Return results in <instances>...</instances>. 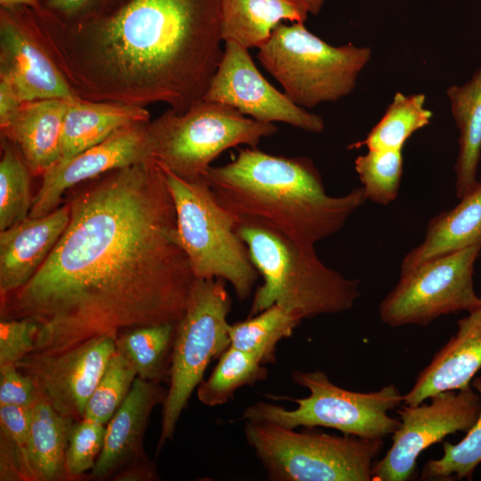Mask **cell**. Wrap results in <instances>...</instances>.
Returning a JSON list of instances; mask_svg holds the SVG:
<instances>
[{
  "label": "cell",
  "mask_w": 481,
  "mask_h": 481,
  "mask_svg": "<svg viewBox=\"0 0 481 481\" xmlns=\"http://www.w3.org/2000/svg\"><path fill=\"white\" fill-rule=\"evenodd\" d=\"M428 403L401 405L400 426L392 435V445L376 461L372 480L407 481L414 477L422 452L444 437L468 432L481 409V398L470 385L440 392Z\"/></svg>",
  "instance_id": "obj_12"
},
{
  "label": "cell",
  "mask_w": 481,
  "mask_h": 481,
  "mask_svg": "<svg viewBox=\"0 0 481 481\" xmlns=\"http://www.w3.org/2000/svg\"><path fill=\"white\" fill-rule=\"evenodd\" d=\"M257 58L302 108L338 101L355 87L371 49L351 43L334 46L311 33L304 22L280 23L258 48Z\"/></svg>",
  "instance_id": "obj_8"
},
{
  "label": "cell",
  "mask_w": 481,
  "mask_h": 481,
  "mask_svg": "<svg viewBox=\"0 0 481 481\" xmlns=\"http://www.w3.org/2000/svg\"><path fill=\"white\" fill-rule=\"evenodd\" d=\"M231 308L224 280L196 279L176 324L158 452L173 438L181 413L208 364L231 346L227 320Z\"/></svg>",
  "instance_id": "obj_10"
},
{
  "label": "cell",
  "mask_w": 481,
  "mask_h": 481,
  "mask_svg": "<svg viewBox=\"0 0 481 481\" xmlns=\"http://www.w3.org/2000/svg\"><path fill=\"white\" fill-rule=\"evenodd\" d=\"M160 167L175 205L178 241L195 277L222 279L240 300L249 298L259 273L237 232L236 216L217 200L205 177L187 181Z\"/></svg>",
  "instance_id": "obj_5"
},
{
  "label": "cell",
  "mask_w": 481,
  "mask_h": 481,
  "mask_svg": "<svg viewBox=\"0 0 481 481\" xmlns=\"http://www.w3.org/2000/svg\"><path fill=\"white\" fill-rule=\"evenodd\" d=\"M136 377L134 367L116 349L87 401L83 419L106 425L127 395Z\"/></svg>",
  "instance_id": "obj_34"
},
{
  "label": "cell",
  "mask_w": 481,
  "mask_h": 481,
  "mask_svg": "<svg viewBox=\"0 0 481 481\" xmlns=\"http://www.w3.org/2000/svg\"><path fill=\"white\" fill-rule=\"evenodd\" d=\"M105 424L82 419L76 421L66 452L68 478H76L92 470L103 446Z\"/></svg>",
  "instance_id": "obj_35"
},
{
  "label": "cell",
  "mask_w": 481,
  "mask_h": 481,
  "mask_svg": "<svg viewBox=\"0 0 481 481\" xmlns=\"http://www.w3.org/2000/svg\"><path fill=\"white\" fill-rule=\"evenodd\" d=\"M303 320L299 314L273 305L230 324L231 346L251 355L263 365L274 363L279 342L289 338Z\"/></svg>",
  "instance_id": "obj_26"
},
{
  "label": "cell",
  "mask_w": 481,
  "mask_h": 481,
  "mask_svg": "<svg viewBox=\"0 0 481 481\" xmlns=\"http://www.w3.org/2000/svg\"><path fill=\"white\" fill-rule=\"evenodd\" d=\"M204 101L231 106L264 123L281 122L309 133H321L324 121L273 87L259 72L249 49L224 42L219 66Z\"/></svg>",
  "instance_id": "obj_15"
},
{
  "label": "cell",
  "mask_w": 481,
  "mask_h": 481,
  "mask_svg": "<svg viewBox=\"0 0 481 481\" xmlns=\"http://www.w3.org/2000/svg\"><path fill=\"white\" fill-rule=\"evenodd\" d=\"M121 0H39L38 15L65 24H79L99 18L112 10Z\"/></svg>",
  "instance_id": "obj_37"
},
{
  "label": "cell",
  "mask_w": 481,
  "mask_h": 481,
  "mask_svg": "<svg viewBox=\"0 0 481 481\" xmlns=\"http://www.w3.org/2000/svg\"><path fill=\"white\" fill-rule=\"evenodd\" d=\"M26 161L17 147L1 137L0 159V231L29 216L33 198Z\"/></svg>",
  "instance_id": "obj_30"
},
{
  "label": "cell",
  "mask_w": 481,
  "mask_h": 481,
  "mask_svg": "<svg viewBox=\"0 0 481 481\" xmlns=\"http://www.w3.org/2000/svg\"><path fill=\"white\" fill-rule=\"evenodd\" d=\"M244 436L270 480L371 481L384 439L298 432L244 420Z\"/></svg>",
  "instance_id": "obj_6"
},
{
  "label": "cell",
  "mask_w": 481,
  "mask_h": 481,
  "mask_svg": "<svg viewBox=\"0 0 481 481\" xmlns=\"http://www.w3.org/2000/svg\"><path fill=\"white\" fill-rule=\"evenodd\" d=\"M268 369L251 355L230 346L207 379L197 387L200 403L214 407L234 398L235 392L245 386L265 380Z\"/></svg>",
  "instance_id": "obj_29"
},
{
  "label": "cell",
  "mask_w": 481,
  "mask_h": 481,
  "mask_svg": "<svg viewBox=\"0 0 481 481\" xmlns=\"http://www.w3.org/2000/svg\"><path fill=\"white\" fill-rule=\"evenodd\" d=\"M292 379L306 387L309 395L302 398L271 395L266 397L294 402L296 408L286 409L259 401L244 410L241 420L270 422L294 429L322 427L368 439H384L400 426V420L388 414L404 402V395L394 384L372 392L351 391L331 382L321 370L294 371Z\"/></svg>",
  "instance_id": "obj_7"
},
{
  "label": "cell",
  "mask_w": 481,
  "mask_h": 481,
  "mask_svg": "<svg viewBox=\"0 0 481 481\" xmlns=\"http://www.w3.org/2000/svg\"><path fill=\"white\" fill-rule=\"evenodd\" d=\"M117 336L109 333L61 349L31 352L15 365L34 380L40 397L78 421L116 352Z\"/></svg>",
  "instance_id": "obj_13"
},
{
  "label": "cell",
  "mask_w": 481,
  "mask_h": 481,
  "mask_svg": "<svg viewBox=\"0 0 481 481\" xmlns=\"http://www.w3.org/2000/svg\"><path fill=\"white\" fill-rule=\"evenodd\" d=\"M367 200L388 205L398 196L403 175L402 150H368L355 160Z\"/></svg>",
  "instance_id": "obj_33"
},
{
  "label": "cell",
  "mask_w": 481,
  "mask_h": 481,
  "mask_svg": "<svg viewBox=\"0 0 481 481\" xmlns=\"http://www.w3.org/2000/svg\"><path fill=\"white\" fill-rule=\"evenodd\" d=\"M70 218L66 201L51 213L28 216L0 231V296L24 286L44 265Z\"/></svg>",
  "instance_id": "obj_18"
},
{
  "label": "cell",
  "mask_w": 481,
  "mask_h": 481,
  "mask_svg": "<svg viewBox=\"0 0 481 481\" xmlns=\"http://www.w3.org/2000/svg\"><path fill=\"white\" fill-rule=\"evenodd\" d=\"M86 183L67 200L69 224L44 265L1 298V318L38 323L33 352L177 323L197 279L154 159Z\"/></svg>",
  "instance_id": "obj_1"
},
{
  "label": "cell",
  "mask_w": 481,
  "mask_h": 481,
  "mask_svg": "<svg viewBox=\"0 0 481 481\" xmlns=\"http://www.w3.org/2000/svg\"><path fill=\"white\" fill-rule=\"evenodd\" d=\"M149 120L150 113L144 107L79 97L69 99L63 120L59 160L101 143L126 126Z\"/></svg>",
  "instance_id": "obj_22"
},
{
  "label": "cell",
  "mask_w": 481,
  "mask_h": 481,
  "mask_svg": "<svg viewBox=\"0 0 481 481\" xmlns=\"http://www.w3.org/2000/svg\"><path fill=\"white\" fill-rule=\"evenodd\" d=\"M72 99V98H71ZM69 99L23 102L1 137L20 151L33 175H43L61 157V133Z\"/></svg>",
  "instance_id": "obj_20"
},
{
  "label": "cell",
  "mask_w": 481,
  "mask_h": 481,
  "mask_svg": "<svg viewBox=\"0 0 481 481\" xmlns=\"http://www.w3.org/2000/svg\"><path fill=\"white\" fill-rule=\"evenodd\" d=\"M152 158L176 176L204 177L224 151L240 145L257 147L277 127L245 115L226 104L200 101L183 113L168 109L148 122Z\"/></svg>",
  "instance_id": "obj_9"
},
{
  "label": "cell",
  "mask_w": 481,
  "mask_h": 481,
  "mask_svg": "<svg viewBox=\"0 0 481 481\" xmlns=\"http://www.w3.org/2000/svg\"><path fill=\"white\" fill-rule=\"evenodd\" d=\"M460 200L454 208L428 221L421 243L404 257L400 273L444 255L481 247V181Z\"/></svg>",
  "instance_id": "obj_21"
},
{
  "label": "cell",
  "mask_w": 481,
  "mask_h": 481,
  "mask_svg": "<svg viewBox=\"0 0 481 481\" xmlns=\"http://www.w3.org/2000/svg\"><path fill=\"white\" fill-rule=\"evenodd\" d=\"M26 6L38 13L41 10L39 0H0V7Z\"/></svg>",
  "instance_id": "obj_42"
},
{
  "label": "cell",
  "mask_w": 481,
  "mask_h": 481,
  "mask_svg": "<svg viewBox=\"0 0 481 481\" xmlns=\"http://www.w3.org/2000/svg\"><path fill=\"white\" fill-rule=\"evenodd\" d=\"M481 398V376H476L470 382ZM444 453L438 459L425 462L421 480H461L472 479L476 468L481 464V409L478 417L458 443H443Z\"/></svg>",
  "instance_id": "obj_31"
},
{
  "label": "cell",
  "mask_w": 481,
  "mask_h": 481,
  "mask_svg": "<svg viewBox=\"0 0 481 481\" xmlns=\"http://www.w3.org/2000/svg\"><path fill=\"white\" fill-rule=\"evenodd\" d=\"M176 324L140 326L118 334L116 349L138 378L159 383L168 374Z\"/></svg>",
  "instance_id": "obj_27"
},
{
  "label": "cell",
  "mask_w": 481,
  "mask_h": 481,
  "mask_svg": "<svg viewBox=\"0 0 481 481\" xmlns=\"http://www.w3.org/2000/svg\"><path fill=\"white\" fill-rule=\"evenodd\" d=\"M446 94L460 132L454 166L455 193L460 200L477 183L481 157V65L467 83L449 86Z\"/></svg>",
  "instance_id": "obj_25"
},
{
  "label": "cell",
  "mask_w": 481,
  "mask_h": 481,
  "mask_svg": "<svg viewBox=\"0 0 481 481\" xmlns=\"http://www.w3.org/2000/svg\"><path fill=\"white\" fill-rule=\"evenodd\" d=\"M236 230L263 277L249 316L273 305L303 319L350 310L360 297V281L327 266L314 246L298 243L269 226L237 216Z\"/></svg>",
  "instance_id": "obj_4"
},
{
  "label": "cell",
  "mask_w": 481,
  "mask_h": 481,
  "mask_svg": "<svg viewBox=\"0 0 481 481\" xmlns=\"http://www.w3.org/2000/svg\"><path fill=\"white\" fill-rule=\"evenodd\" d=\"M480 246L424 262L400 273L379 306L381 322L392 328L425 327L443 315L470 312L480 303L473 282Z\"/></svg>",
  "instance_id": "obj_11"
},
{
  "label": "cell",
  "mask_w": 481,
  "mask_h": 481,
  "mask_svg": "<svg viewBox=\"0 0 481 481\" xmlns=\"http://www.w3.org/2000/svg\"><path fill=\"white\" fill-rule=\"evenodd\" d=\"M307 14L317 15L323 4L324 0H289Z\"/></svg>",
  "instance_id": "obj_41"
},
{
  "label": "cell",
  "mask_w": 481,
  "mask_h": 481,
  "mask_svg": "<svg viewBox=\"0 0 481 481\" xmlns=\"http://www.w3.org/2000/svg\"><path fill=\"white\" fill-rule=\"evenodd\" d=\"M76 421L42 397L30 407L28 460L32 481L69 479L65 459Z\"/></svg>",
  "instance_id": "obj_23"
},
{
  "label": "cell",
  "mask_w": 481,
  "mask_h": 481,
  "mask_svg": "<svg viewBox=\"0 0 481 481\" xmlns=\"http://www.w3.org/2000/svg\"><path fill=\"white\" fill-rule=\"evenodd\" d=\"M425 99L423 94L397 92L365 139L352 147L363 145L368 150H402L413 133L430 122L433 113L425 108Z\"/></svg>",
  "instance_id": "obj_28"
},
{
  "label": "cell",
  "mask_w": 481,
  "mask_h": 481,
  "mask_svg": "<svg viewBox=\"0 0 481 481\" xmlns=\"http://www.w3.org/2000/svg\"><path fill=\"white\" fill-rule=\"evenodd\" d=\"M38 328L31 318H1L0 367L15 364L34 351Z\"/></svg>",
  "instance_id": "obj_36"
},
{
  "label": "cell",
  "mask_w": 481,
  "mask_h": 481,
  "mask_svg": "<svg viewBox=\"0 0 481 481\" xmlns=\"http://www.w3.org/2000/svg\"><path fill=\"white\" fill-rule=\"evenodd\" d=\"M167 389L136 377L127 395L105 427L103 446L91 477L105 479L123 469L148 460L143 441L152 410L164 404Z\"/></svg>",
  "instance_id": "obj_17"
},
{
  "label": "cell",
  "mask_w": 481,
  "mask_h": 481,
  "mask_svg": "<svg viewBox=\"0 0 481 481\" xmlns=\"http://www.w3.org/2000/svg\"><path fill=\"white\" fill-rule=\"evenodd\" d=\"M113 477L115 480H153L158 476L154 463L148 459L123 469Z\"/></svg>",
  "instance_id": "obj_40"
},
{
  "label": "cell",
  "mask_w": 481,
  "mask_h": 481,
  "mask_svg": "<svg viewBox=\"0 0 481 481\" xmlns=\"http://www.w3.org/2000/svg\"><path fill=\"white\" fill-rule=\"evenodd\" d=\"M307 13L289 0H221V35L247 49L262 46L283 20L304 22Z\"/></svg>",
  "instance_id": "obj_24"
},
{
  "label": "cell",
  "mask_w": 481,
  "mask_h": 481,
  "mask_svg": "<svg viewBox=\"0 0 481 481\" xmlns=\"http://www.w3.org/2000/svg\"><path fill=\"white\" fill-rule=\"evenodd\" d=\"M217 200L237 216L260 222L307 246L339 232L367 200L362 186L342 196L326 193L306 157L240 149L233 160L205 176Z\"/></svg>",
  "instance_id": "obj_3"
},
{
  "label": "cell",
  "mask_w": 481,
  "mask_h": 481,
  "mask_svg": "<svg viewBox=\"0 0 481 481\" xmlns=\"http://www.w3.org/2000/svg\"><path fill=\"white\" fill-rule=\"evenodd\" d=\"M30 408L0 406V480L32 481L28 460Z\"/></svg>",
  "instance_id": "obj_32"
},
{
  "label": "cell",
  "mask_w": 481,
  "mask_h": 481,
  "mask_svg": "<svg viewBox=\"0 0 481 481\" xmlns=\"http://www.w3.org/2000/svg\"><path fill=\"white\" fill-rule=\"evenodd\" d=\"M23 102L12 86L0 79V128L6 126L17 114Z\"/></svg>",
  "instance_id": "obj_39"
},
{
  "label": "cell",
  "mask_w": 481,
  "mask_h": 481,
  "mask_svg": "<svg viewBox=\"0 0 481 481\" xmlns=\"http://www.w3.org/2000/svg\"><path fill=\"white\" fill-rule=\"evenodd\" d=\"M0 79L22 102L77 97L51 54L36 12L26 6L0 7Z\"/></svg>",
  "instance_id": "obj_14"
},
{
  "label": "cell",
  "mask_w": 481,
  "mask_h": 481,
  "mask_svg": "<svg viewBox=\"0 0 481 481\" xmlns=\"http://www.w3.org/2000/svg\"><path fill=\"white\" fill-rule=\"evenodd\" d=\"M37 16L54 61L86 100L162 102L183 113L203 100L223 56L221 0H121L73 25Z\"/></svg>",
  "instance_id": "obj_2"
},
{
  "label": "cell",
  "mask_w": 481,
  "mask_h": 481,
  "mask_svg": "<svg viewBox=\"0 0 481 481\" xmlns=\"http://www.w3.org/2000/svg\"><path fill=\"white\" fill-rule=\"evenodd\" d=\"M39 397L34 380L15 364L0 367V406L30 408Z\"/></svg>",
  "instance_id": "obj_38"
},
{
  "label": "cell",
  "mask_w": 481,
  "mask_h": 481,
  "mask_svg": "<svg viewBox=\"0 0 481 481\" xmlns=\"http://www.w3.org/2000/svg\"><path fill=\"white\" fill-rule=\"evenodd\" d=\"M149 121L126 126L101 143L57 161L42 175L41 186L33 197L29 216L51 213L61 206L63 195L80 183L153 159Z\"/></svg>",
  "instance_id": "obj_16"
},
{
  "label": "cell",
  "mask_w": 481,
  "mask_h": 481,
  "mask_svg": "<svg viewBox=\"0 0 481 481\" xmlns=\"http://www.w3.org/2000/svg\"><path fill=\"white\" fill-rule=\"evenodd\" d=\"M480 369L481 297L479 305L458 320L456 332L418 374L403 403L416 405L440 392L469 386Z\"/></svg>",
  "instance_id": "obj_19"
}]
</instances>
